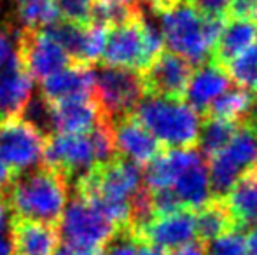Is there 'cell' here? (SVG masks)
Listing matches in <instances>:
<instances>
[{
    "label": "cell",
    "mask_w": 257,
    "mask_h": 255,
    "mask_svg": "<svg viewBox=\"0 0 257 255\" xmlns=\"http://www.w3.org/2000/svg\"><path fill=\"white\" fill-rule=\"evenodd\" d=\"M254 109H255V114H257V93H255V98H254Z\"/></svg>",
    "instance_id": "obj_44"
},
{
    "label": "cell",
    "mask_w": 257,
    "mask_h": 255,
    "mask_svg": "<svg viewBox=\"0 0 257 255\" xmlns=\"http://www.w3.org/2000/svg\"><path fill=\"white\" fill-rule=\"evenodd\" d=\"M245 243H247V252L250 255H257V225L250 227V232L245 236Z\"/></svg>",
    "instance_id": "obj_38"
},
{
    "label": "cell",
    "mask_w": 257,
    "mask_h": 255,
    "mask_svg": "<svg viewBox=\"0 0 257 255\" xmlns=\"http://www.w3.org/2000/svg\"><path fill=\"white\" fill-rule=\"evenodd\" d=\"M9 238L13 255H54L60 245V229L37 220L11 217Z\"/></svg>",
    "instance_id": "obj_16"
},
{
    "label": "cell",
    "mask_w": 257,
    "mask_h": 255,
    "mask_svg": "<svg viewBox=\"0 0 257 255\" xmlns=\"http://www.w3.org/2000/svg\"><path fill=\"white\" fill-rule=\"evenodd\" d=\"M233 218L224 204L212 203L205 204L198 210V215H194V225H196V236L201 239H212L215 236L222 234L224 231L231 229Z\"/></svg>",
    "instance_id": "obj_24"
},
{
    "label": "cell",
    "mask_w": 257,
    "mask_h": 255,
    "mask_svg": "<svg viewBox=\"0 0 257 255\" xmlns=\"http://www.w3.org/2000/svg\"><path fill=\"white\" fill-rule=\"evenodd\" d=\"M119 2L126 4V6H139V0H119Z\"/></svg>",
    "instance_id": "obj_42"
},
{
    "label": "cell",
    "mask_w": 257,
    "mask_h": 255,
    "mask_svg": "<svg viewBox=\"0 0 257 255\" xmlns=\"http://www.w3.org/2000/svg\"><path fill=\"white\" fill-rule=\"evenodd\" d=\"M206 255H247V243L245 234L238 229H227L222 234L208 239L205 246Z\"/></svg>",
    "instance_id": "obj_30"
},
{
    "label": "cell",
    "mask_w": 257,
    "mask_h": 255,
    "mask_svg": "<svg viewBox=\"0 0 257 255\" xmlns=\"http://www.w3.org/2000/svg\"><path fill=\"white\" fill-rule=\"evenodd\" d=\"M139 255H168V252L161 248H156V246H151V245H142L140 246Z\"/></svg>",
    "instance_id": "obj_40"
},
{
    "label": "cell",
    "mask_w": 257,
    "mask_h": 255,
    "mask_svg": "<svg viewBox=\"0 0 257 255\" xmlns=\"http://www.w3.org/2000/svg\"><path fill=\"white\" fill-rule=\"evenodd\" d=\"M173 255H206L205 253V246H201L200 243H187V245H182L173 252Z\"/></svg>",
    "instance_id": "obj_37"
},
{
    "label": "cell",
    "mask_w": 257,
    "mask_h": 255,
    "mask_svg": "<svg viewBox=\"0 0 257 255\" xmlns=\"http://www.w3.org/2000/svg\"><path fill=\"white\" fill-rule=\"evenodd\" d=\"M257 20L250 16H234L224 23L222 32L215 42V53L220 62H229L234 56L255 48Z\"/></svg>",
    "instance_id": "obj_21"
},
{
    "label": "cell",
    "mask_w": 257,
    "mask_h": 255,
    "mask_svg": "<svg viewBox=\"0 0 257 255\" xmlns=\"http://www.w3.org/2000/svg\"><path fill=\"white\" fill-rule=\"evenodd\" d=\"M200 161H205L200 150L193 147H172L165 152H159L146 164V170L142 171L144 184L149 191L170 189L184 170Z\"/></svg>",
    "instance_id": "obj_15"
},
{
    "label": "cell",
    "mask_w": 257,
    "mask_h": 255,
    "mask_svg": "<svg viewBox=\"0 0 257 255\" xmlns=\"http://www.w3.org/2000/svg\"><path fill=\"white\" fill-rule=\"evenodd\" d=\"M0 255H13V245H11V238L6 231L0 232Z\"/></svg>",
    "instance_id": "obj_39"
},
{
    "label": "cell",
    "mask_w": 257,
    "mask_h": 255,
    "mask_svg": "<svg viewBox=\"0 0 257 255\" xmlns=\"http://www.w3.org/2000/svg\"><path fill=\"white\" fill-rule=\"evenodd\" d=\"M132 232L140 243L161 250H177L179 246L187 245L196 238L194 215L186 208L173 213L154 215L146 225Z\"/></svg>",
    "instance_id": "obj_11"
},
{
    "label": "cell",
    "mask_w": 257,
    "mask_h": 255,
    "mask_svg": "<svg viewBox=\"0 0 257 255\" xmlns=\"http://www.w3.org/2000/svg\"><path fill=\"white\" fill-rule=\"evenodd\" d=\"M231 86V79L227 72L219 63H201L191 74L189 82L186 86L187 103L198 112L208 110L210 105Z\"/></svg>",
    "instance_id": "obj_17"
},
{
    "label": "cell",
    "mask_w": 257,
    "mask_h": 255,
    "mask_svg": "<svg viewBox=\"0 0 257 255\" xmlns=\"http://www.w3.org/2000/svg\"><path fill=\"white\" fill-rule=\"evenodd\" d=\"M67 201L68 182L44 161L18 175L4 194V204L13 217L37 220L54 227L60 225Z\"/></svg>",
    "instance_id": "obj_1"
},
{
    "label": "cell",
    "mask_w": 257,
    "mask_h": 255,
    "mask_svg": "<svg viewBox=\"0 0 257 255\" xmlns=\"http://www.w3.org/2000/svg\"><path fill=\"white\" fill-rule=\"evenodd\" d=\"M252 14H254L255 20H257V2H255V6H254V11H252Z\"/></svg>",
    "instance_id": "obj_43"
},
{
    "label": "cell",
    "mask_w": 257,
    "mask_h": 255,
    "mask_svg": "<svg viewBox=\"0 0 257 255\" xmlns=\"http://www.w3.org/2000/svg\"><path fill=\"white\" fill-rule=\"evenodd\" d=\"M16 55L32 79L44 81L58 70L68 67L67 53L42 28H20L16 34Z\"/></svg>",
    "instance_id": "obj_9"
},
{
    "label": "cell",
    "mask_w": 257,
    "mask_h": 255,
    "mask_svg": "<svg viewBox=\"0 0 257 255\" xmlns=\"http://www.w3.org/2000/svg\"><path fill=\"white\" fill-rule=\"evenodd\" d=\"M226 208L231 218L243 227L257 225V166L247 171L226 192Z\"/></svg>",
    "instance_id": "obj_22"
},
{
    "label": "cell",
    "mask_w": 257,
    "mask_h": 255,
    "mask_svg": "<svg viewBox=\"0 0 257 255\" xmlns=\"http://www.w3.org/2000/svg\"><path fill=\"white\" fill-rule=\"evenodd\" d=\"M257 166V129L243 126L234 131L222 150L210 157L212 191L226 194L247 171Z\"/></svg>",
    "instance_id": "obj_5"
},
{
    "label": "cell",
    "mask_w": 257,
    "mask_h": 255,
    "mask_svg": "<svg viewBox=\"0 0 257 255\" xmlns=\"http://www.w3.org/2000/svg\"><path fill=\"white\" fill-rule=\"evenodd\" d=\"M257 0H233L231 9L234 16H250Z\"/></svg>",
    "instance_id": "obj_35"
},
{
    "label": "cell",
    "mask_w": 257,
    "mask_h": 255,
    "mask_svg": "<svg viewBox=\"0 0 257 255\" xmlns=\"http://www.w3.org/2000/svg\"><path fill=\"white\" fill-rule=\"evenodd\" d=\"M58 18L77 27H91L93 0H51Z\"/></svg>",
    "instance_id": "obj_29"
},
{
    "label": "cell",
    "mask_w": 257,
    "mask_h": 255,
    "mask_svg": "<svg viewBox=\"0 0 257 255\" xmlns=\"http://www.w3.org/2000/svg\"><path fill=\"white\" fill-rule=\"evenodd\" d=\"M46 136L21 117L0 123V159L14 177L42 163Z\"/></svg>",
    "instance_id": "obj_7"
},
{
    "label": "cell",
    "mask_w": 257,
    "mask_h": 255,
    "mask_svg": "<svg viewBox=\"0 0 257 255\" xmlns=\"http://www.w3.org/2000/svg\"><path fill=\"white\" fill-rule=\"evenodd\" d=\"M191 74L193 65L187 60L172 51H163L147 65L146 75L142 77L144 88L151 95L179 98L186 91Z\"/></svg>",
    "instance_id": "obj_12"
},
{
    "label": "cell",
    "mask_w": 257,
    "mask_h": 255,
    "mask_svg": "<svg viewBox=\"0 0 257 255\" xmlns=\"http://www.w3.org/2000/svg\"><path fill=\"white\" fill-rule=\"evenodd\" d=\"M95 93V70L91 67H68L41 81L39 95L49 103L74 98H93Z\"/></svg>",
    "instance_id": "obj_14"
},
{
    "label": "cell",
    "mask_w": 257,
    "mask_h": 255,
    "mask_svg": "<svg viewBox=\"0 0 257 255\" xmlns=\"http://www.w3.org/2000/svg\"><path fill=\"white\" fill-rule=\"evenodd\" d=\"M21 119H25L28 124H32L37 131L48 136L54 135V123H53V109L51 103L46 102L41 95L30 96V100L25 105L23 112H21Z\"/></svg>",
    "instance_id": "obj_28"
},
{
    "label": "cell",
    "mask_w": 257,
    "mask_h": 255,
    "mask_svg": "<svg viewBox=\"0 0 257 255\" xmlns=\"http://www.w3.org/2000/svg\"><path fill=\"white\" fill-rule=\"evenodd\" d=\"M42 161L63 175V178L68 182V187L89 168L98 164L89 131L81 135L54 133L48 136Z\"/></svg>",
    "instance_id": "obj_8"
},
{
    "label": "cell",
    "mask_w": 257,
    "mask_h": 255,
    "mask_svg": "<svg viewBox=\"0 0 257 255\" xmlns=\"http://www.w3.org/2000/svg\"><path fill=\"white\" fill-rule=\"evenodd\" d=\"M193 4L203 16L222 18L231 9L233 0H193Z\"/></svg>",
    "instance_id": "obj_34"
},
{
    "label": "cell",
    "mask_w": 257,
    "mask_h": 255,
    "mask_svg": "<svg viewBox=\"0 0 257 255\" xmlns=\"http://www.w3.org/2000/svg\"><path fill=\"white\" fill-rule=\"evenodd\" d=\"M156 14L163 42L170 51L191 65H201L208 60L222 32V18L203 16L191 0H177Z\"/></svg>",
    "instance_id": "obj_2"
},
{
    "label": "cell",
    "mask_w": 257,
    "mask_h": 255,
    "mask_svg": "<svg viewBox=\"0 0 257 255\" xmlns=\"http://www.w3.org/2000/svg\"><path fill=\"white\" fill-rule=\"evenodd\" d=\"M140 241L135 238L130 227L117 229L114 238L105 245L102 255H139Z\"/></svg>",
    "instance_id": "obj_31"
},
{
    "label": "cell",
    "mask_w": 257,
    "mask_h": 255,
    "mask_svg": "<svg viewBox=\"0 0 257 255\" xmlns=\"http://www.w3.org/2000/svg\"><path fill=\"white\" fill-rule=\"evenodd\" d=\"M133 116L140 121L159 143L172 147H193L201 129L200 112L179 98L159 95L142 96Z\"/></svg>",
    "instance_id": "obj_3"
},
{
    "label": "cell",
    "mask_w": 257,
    "mask_h": 255,
    "mask_svg": "<svg viewBox=\"0 0 257 255\" xmlns=\"http://www.w3.org/2000/svg\"><path fill=\"white\" fill-rule=\"evenodd\" d=\"M236 123H231L219 117H210L205 124H201L200 135L196 142L200 143V152L212 157L219 150H222L236 131Z\"/></svg>",
    "instance_id": "obj_25"
},
{
    "label": "cell",
    "mask_w": 257,
    "mask_h": 255,
    "mask_svg": "<svg viewBox=\"0 0 257 255\" xmlns=\"http://www.w3.org/2000/svg\"><path fill=\"white\" fill-rule=\"evenodd\" d=\"M14 178H16L14 177V173L7 168V164L0 159V196L2 197H4V194H6L7 189H9V185L13 184Z\"/></svg>",
    "instance_id": "obj_36"
},
{
    "label": "cell",
    "mask_w": 257,
    "mask_h": 255,
    "mask_svg": "<svg viewBox=\"0 0 257 255\" xmlns=\"http://www.w3.org/2000/svg\"><path fill=\"white\" fill-rule=\"evenodd\" d=\"M179 199L180 206L189 210H200L205 204L212 201V184H210L208 166L205 161L193 164L187 170H184L175 178L173 185L170 187Z\"/></svg>",
    "instance_id": "obj_20"
},
{
    "label": "cell",
    "mask_w": 257,
    "mask_h": 255,
    "mask_svg": "<svg viewBox=\"0 0 257 255\" xmlns=\"http://www.w3.org/2000/svg\"><path fill=\"white\" fill-rule=\"evenodd\" d=\"M144 93V81L135 70L103 65L95 72L93 96L108 121L132 114Z\"/></svg>",
    "instance_id": "obj_6"
},
{
    "label": "cell",
    "mask_w": 257,
    "mask_h": 255,
    "mask_svg": "<svg viewBox=\"0 0 257 255\" xmlns=\"http://www.w3.org/2000/svg\"><path fill=\"white\" fill-rule=\"evenodd\" d=\"M110 126L115 154H119L124 159L144 166L159 154L161 143L133 114L115 117L110 121Z\"/></svg>",
    "instance_id": "obj_13"
},
{
    "label": "cell",
    "mask_w": 257,
    "mask_h": 255,
    "mask_svg": "<svg viewBox=\"0 0 257 255\" xmlns=\"http://www.w3.org/2000/svg\"><path fill=\"white\" fill-rule=\"evenodd\" d=\"M16 14L21 28L39 30L58 18L51 0H16Z\"/></svg>",
    "instance_id": "obj_26"
},
{
    "label": "cell",
    "mask_w": 257,
    "mask_h": 255,
    "mask_svg": "<svg viewBox=\"0 0 257 255\" xmlns=\"http://www.w3.org/2000/svg\"><path fill=\"white\" fill-rule=\"evenodd\" d=\"M151 201H153L154 215H166L173 213L177 210H182L179 199L175 197L172 189H158L151 191Z\"/></svg>",
    "instance_id": "obj_33"
},
{
    "label": "cell",
    "mask_w": 257,
    "mask_h": 255,
    "mask_svg": "<svg viewBox=\"0 0 257 255\" xmlns=\"http://www.w3.org/2000/svg\"><path fill=\"white\" fill-rule=\"evenodd\" d=\"M6 213H7V208L4 204V197L0 196V232L6 231Z\"/></svg>",
    "instance_id": "obj_41"
},
{
    "label": "cell",
    "mask_w": 257,
    "mask_h": 255,
    "mask_svg": "<svg viewBox=\"0 0 257 255\" xmlns=\"http://www.w3.org/2000/svg\"><path fill=\"white\" fill-rule=\"evenodd\" d=\"M32 88L34 79L18 58L0 72V123L21 116L32 96Z\"/></svg>",
    "instance_id": "obj_18"
},
{
    "label": "cell",
    "mask_w": 257,
    "mask_h": 255,
    "mask_svg": "<svg viewBox=\"0 0 257 255\" xmlns=\"http://www.w3.org/2000/svg\"><path fill=\"white\" fill-rule=\"evenodd\" d=\"M140 11L126 23L107 28V39L100 56L102 65L128 68V70H146L147 65L153 62L144 37Z\"/></svg>",
    "instance_id": "obj_10"
},
{
    "label": "cell",
    "mask_w": 257,
    "mask_h": 255,
    "mask_svg": "<svg viewBox=\"0 0 257 255\" xmlns=\"http://www.w3.org/2000/svg\"><path fill=\"white\" fill-rule=\"evenodd\" d=\"M252 107H254V96L250 91L245 88H227L215 102L210 105V112L212 117H219V119H226L231 123L241 121L250 114Z\"/></svg>",
    "instance_id": "obj_23"
},
{
    "label": "cell",
    "mask_w": 257,
    "mask_h": 255,
    "mask_svg": "<svg viewBox=\"0 0 257 255\" xmlns=\"http://www.w3.org/2000/svg\"><path fill=\"white\" fill-rule=\"evenodd\" d=\"M16 34L18 30H14L11 25H0V72L18 58Z\"/></svg>",
    "instance_id": "obj_32"
},
{
    "label": "cell",
    "mask_w": 257,
    "mask_h": 255,
    "mask_svg": "<svg viewBox=\"0 0 257 255\" xmlns=\"http://www.w3.org/2000/svg\"><path fill=\"white\" fill-rule=\"evenodd\" d=\"M58 229H61V243L98 253H103L105 245L117 232V227L112 222L79 196H74L72 203L67 204Z\"/></svg>",
    "instance_id": "obj_4"
},
{
    "label": "cell",
    "mask_w": 257,
    "mask_h": 255,
    "mask_svg": "<svg viewBox=\"0 0 257 255\" xmlns=\"http://www.w3.org/2000/svg\"><path fill=\"white\" fill-rule=\"evenodd\" d=\"M227 63V75L240 88H257V46L241 55L234 56Z\"/></svg>",
    "instance_id": "obj_27"
},
{
    "label": "cell",
    "mask_w": 257,
    "mask_h": 255,
    "mask_svg": "<svg viewBox=\"0 0 257 255\" xmlns=\"http://www.w3.org/2000/svg\"><path fill=\"white\" fill-rule=\"evenodd\" d=\"M54 133L81 135L88 133L102 117L98 103L93 98H74L51 103Z\"/></svg>",
    "instance_id": "obj_19"
}]
</instances>
